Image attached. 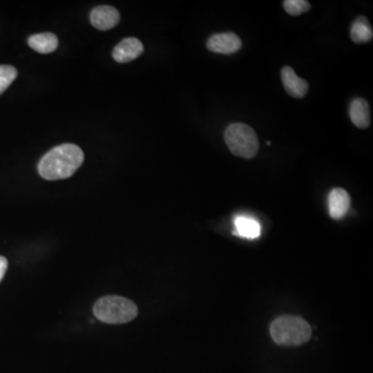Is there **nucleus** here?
<instances>
[{
  "instance_id": "nucleus-1",
  "label": "nucleus",
  "mask_w": 373,
  "mask_h": 373,
  "mask_svg": "<svg viewBox=\"0 0 373 373\" xmlns=\"http://www.w3.org/2000/svg\"><path fill=\"white\" fill-rule=\"evenodd\" d=\"M85 154L78 145H59L46 154L38 163L41 177L47 181H59L72 177L82 165Z\"/></svg>"
},
{
  "instance_id": "nucleus-2",
  "label": "nucleus",
  "mask_w": 373,
  "mask_h": 373,
  "mask_svg": "<svg viewBox=\"0 0 373 373\" xmlns=\"http://www.w3.org/2000/svg\"><path fill=\"white\" fill-rule=\"evenodd\" d=\"M272 338L283 346H298L309 342L312 330L309 323L299 316L284 315L278 317L270 328Z\"/></svg>"
},
{
  "instance_id": "nucleus-3",
  "label": "nucleus",
  "mask_w": 373,
  "mask_h": 373,
  "mask_svg": "<svg viewBox=\"0 0 373 373\" xmlns=\"http://www.w3.org/2000/svg\"><path fill=\"white\" fill-rule=\"evenodd\" d=\"M94 313L103 323L117 325L136 319L138 307L134 302L121 295H106L96 302Z\"/></svg>"
},
{
  "instance_id": "nucleus-4",
  "label": "nucleus",
  "mask_w": 373,
  "mask_h": 373,
  "mask_svg": "<svg viewBox=\"0 0 373 373\" xmlns=\"http://www.w3.org/2000/svg\"><path fill=\"white\" fill-rule=\"evenodd\" d=\"M225 142L235 156L253 159L259 149L256 133L245 124H231L225 131Z\"/></svg>"
},
{
  "instance_id": "nucleus-5",
  "label": "nucleus",
  "mask_w": 373,
  "mask_h": 373,
  "mask_svg": "<svg viewBox=\"0 0 373 373\" xmlns=\"http://www.w3.org/2000/svg\"><path fill=\"white\" fill-rule=\"evenodd\" d=\"M207 49L219 54H233L241 49L242 41L233 32H224L212 36L207 40Z\"/></svg>"
},
{
  "instance_id": "nucleus-6",
  "label": "nucleus",
  "mask_w": 373,
  "mask_h": 373,
  "mask_svg": "<svg viewBox=\"0 0 373 373\" xmlns=\"http://www.w3.org/2000/svg\"><path fill=\"white\" fill-rule=\"evenodd\" d=\"M119 10L109 6H100L91 13V22L98 31H109L119 24Z\"/></svg>"
},
{
  "instance_id": "nucleus-7",
  "label": "nucleus",
  "mask_w": 373,
  "mask_h": 373,
  "mask_svg": "<svg viewBox=\"0 0 373 373\" xmlns=\"http://www.w3.org/2000/svg\"><path fill=\"white\" fill-rule=\"evenodd\" d=\"M281 80L285 92L295 98H302L307 94L309 85L305 79L300 78L291 66H284L281 71Z\"/></svg>"
},
{
  "instance_id": "nucleus-8",
  "label": "nucleus",
  "mask_w": 373,
  "mask_h": 373,
  "mask_svg": "<svg viewBox=\"0 0 373 373\" xmlns=\"http://www.w3.org/2000/svg\"><path fill=\"white\" fill-rule=\"evenodd\" d=\"M143 51L145 48L142 43L138 38H126L115 47L113 50V59L121 64H126L140 57Z\"/></svg>"
},
{
  "instance_id": "nucleus-9",
  "label": "nucleus",
  "mask_w": 373,
  "mask_h": 373,
  "mask_svg": "<svg viewBox=\"0 0 373 373\" xmlns=\"http://www.w3.org/2000/svg\"><path fill=\"white\" fill-rule=\"evenodd\" d=\"M329 214L334 220H340L346 215L351 207V196L342 188H335L330 192L328 198Z\"/></svg>"
},
{
  "instance_id": "nucleus-10",
  "label": "nucleus",
  "mask_w": 373,
  "mask_h": 373,
  "mask_svg": "<svg viewBox=\"0 0 373 373\" xmlns=\"http://www.w3.org/2000/svg\"><path fill=\"white\" fill-rule=\"evenodd\" d=\"M351 123L359 129H367L370 126V109L367 101L357 98L349 107Z\"/></svg>"
},
{
  "instance_id": "nucleus-11",
  "label": "nucleus",
  "mask_w": 373,
  "mask_h": 373,
  "mask_svg": "<svg viewBox=\"0 0 373 373\" xmlns=\"http://www.w3.org/2000/svg\"><path fill=\"white\" fill-rule=\"evenodd\" d=\"M29 45L31 48L41 54H48L57 50L59 46V38L54 34L45 32V34H34L29 36Z\"/></svg>"
},
{
  "instance_id": "nucleus-12",
  "label": "nucleus",
  "mask_w": 373,
  "mask_h": 373,
  "mask_svg": "<svg viewBox=\"0 0 373 373\" xmlns=\"http://www.w3.org/2000/svg\"><path fill=\"white\" fill-rule=\"evenodd\" d=\"M235 235L244 239L254 240L261 235V226L258 221L247 216H239L235 220Z\"/></svg>"
},
{
  "instance_id": "nucleus-13",
  "label": "nucleus",
  "mask_w": 373,
  "mask_h": 373,
  "mask_svg": "<svg viewBox=\"0 0 373 373\" xmlns=\"http://www.w3.org/2000/svg\"><path fill=\"white\" fill-rule=\"evenodd\" d=\"M373 31L370 21L366 17L360 16L351 25V38L356 44H364L372 41Z\"/></svg>"
},
{
  "instance_id": "nucleus-14",
  "label": "nucleus",
  "mask_w": 373,
  "mask_h": 373,
  "mask_svg": "<svg viewBox=\"0 0 373 373\" xmlns=\"http://www.w3.org/2000/svg\"><path fill=\"white\" fill-rule=\"evenodd\" d=\"M283 8L287 14L295 17L308 12L311 8V4L306 0H285L283 1Z\"/></svg>"
},
{
  "instance_id": "nucleus-15",
  "label": "nucleus",
  "mask_w": 373,
  "mask_h": 373,
  "mask_svg": "<svg viewBox=\"0 0 373 373\" xmlns=\"http://www.w3.org/2000/svg\"><path fill=\"white\" fill-rule=\"evenodd\" d=\"M17 76H18V72L14 66H0V94L6 91Z\"/></svg>"
},
{
  "instance_id": "nucleus-16",
  "label": "nucleus",
  "mask_w": 373,
  "mask_h": 373,
  "mask_svg": "<svg viewBox=\"0 0 373 373\" xmlns=\"http://www.w3.org/2000/svg\"><path fill=\"white\" fill-rule=\"evenodd\" d=\"M8 261H6V257L0 256V282L3 279L4 274L8 270Z\"/></svg>"
}]
</instances>
